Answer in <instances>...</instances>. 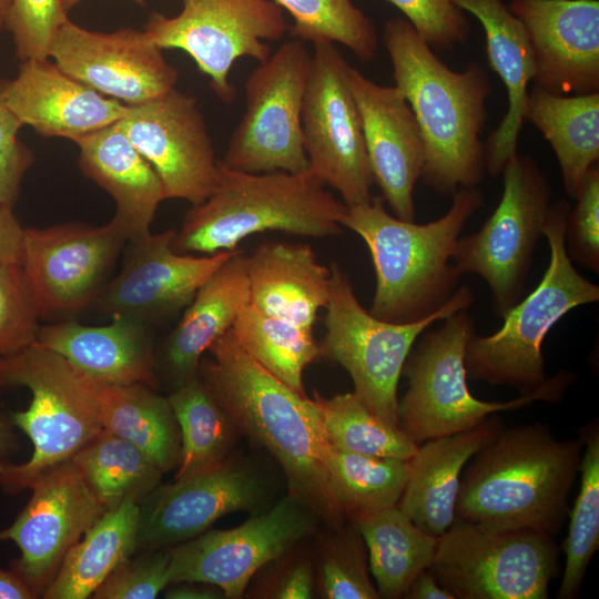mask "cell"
I'll list each match as a JSON object with an SVG mask.
<instances>
[{
    "label": "cell",
    "instance_id": "obj_46",
    "mask_svg": "<svg viewBox=\"0 0 599 599\" xmlns=\"http://www.w3.org/2000/svg\"><path fill=\"white\" fill-rule=\"evenodd\" d=\"M396 7L426 43L436 51H453L465 43L470 24L453 0H386Z\"/></svg>",
    "mask_w": 599,
    "mask_h": 599
},
{
    "label": "cell",
    "instance_id": "obj_50",
    "mask_svg": "<svg viewBox=\"0 0 599 599\" xmlns=\"http://www.w3.org/2000/svg\"><path fill=\"white\" fill-rule=\"evenodd\" d=\"M23 232L13 209L0 205V263H21Z\"/></svg>",
    "mask_w": 599,
    "mask_h": 599
},
{
    "label": "cell",
    "instance_id": "obj_12",
    "mask_svg": "<svg viewBox=\"0 0 599 599\" xmlns=\"http://www.w3.org/2000/svg\"><path fill=\"white\" fill-rule=\"evenodd\" d=\"M311 62L305 42L292 38L250 73L244 113L220 160L224 166L246 173L308 167L302 106Z\"/></svg>",
    "mask_w": 599,
    "mask_h": 599
},
{
    "label": "cell",
    "instance_id": "obj_49",
    "mask_svg": "<svg viewBox=\"0 0 599 599\" xmlns=\"http://www.w3.org/2000/svg\"><path fill=\"white\" fill-rule=\"evenodd\" d=\"M314 589L313 569L308 560H301L290 567L277 581L272 598L307 599Z\"/></svg>",
    "mask_w": 599,
    "mask_h": 599
},
{
    "label": "cell",
    "instance_id": "obj_33",
    "mask_svg": "<svg viewBox=\"0 0 599 599\" xmlns=\"http://www.w3.org/2000/svg\"><path fill=\"white\" fill-rule=\"evenodd\" d=\"M140 505L126 499L108 509L67 554L45 599L89 598L138 545Z\"/></svg>",
    "mask_w": 599,
    "mask_h": 599
},
{
    "label": "cell",
    "instance_id": "obj_56",
    "mask_svg": "<svg viewBox=\"0 0 599 599\" xmlns=\"http://www.w3.org/2000/svg\"><path fill=\"white\" fill-rule=\"evenodd\" d=\"M64 9L69 11L71 8L80 3L82 0H61ZM140 6H144L145 0H132Z\"/></svg>",
    "mask_w": 599,
    "mask_h": 599
},
{
    "label": "cell",
    "instance_id": "obj_16",
    "mask_svg": "<svg viewBox=\"0 0 599 599\" xmlns=\"http://www.w3.org/2000/svg\"><path fill=\"white\" fill-rule=\"evenodd\" d=\"M161 180L165 200L204 202L220 180V160L195 97L173 88L116 122Z\"/></svg>",
    "mask_w": 599,
    "mask_h": 599
},
{
    "label": "cell",
    "instance_id": "obj_15",
    "mask_svg": "<svg viewBox=\"0 0 599 599\" xmlns=\"http://www.w3.org/2000/svg\"><path fill=\"white\" fill-rule=\"evenodd\" d=\"M317 518L303 501L287 495L238 527L206 530L169 548L170 585L204 582L217 587L224 598H241L257 571L313 532Z\"/></svg>",
    "mask_w": 599,
    "mask_h": 599
},
{
    "label": "cell",
    "instance_id": "obj_38",
    "mask_svg": "<svg viewBox=\"0 0 599 599\" xmlns=\"http://www.w3.org/2000/svg\"><path fill=\"white\" fill-rule=\"evenodd\" d=\"M231 329L238 344L261 366L306 395L303 373L322 356L313 329L268 315L250 303L241 308Z\"/></svg>",
    "mask_w": 599,
    "mask_h": 599
},
{
    "label": "cell",
    "instance_id": "obj_28",
    "mask_svg": "<svg viewBox=\"0 0 599 599\" xmlns=\"http://www.w3.org/2000/svg\"><path fill=\"white\" fill-rule=\"evenodd\" d=\"M501 427L493 414L471 429L418 445L397 506L426 534L439 537L446 532L456 518L464 466Z\"/></svg>",
    "mask_w": 599,
    "mask_h": 599
},
{
    "label": "cell",
    "instance_id": "obj_19",
    "mask_svg": "<svg viewBox=\"0 0 599 599\" xmlns=\"http://www.w3.org/2000/svg\"><path fill=\"white\" fill-rule=\"evenodd\" d=\"M49 58L72 78L126 105L170 91L179 78L163 50L144 30L132 28L100 33L68 19L52 39Z\"/></svg>",
    "mask_w": 599,
    "mask_h": 599
},
{
    "label": "cell",
    "instance_id": "obj_24",
    "mask_svg": "<svg viewBox=\"0 0 599 599\" xmlns=\"http://www.w3.org/2000/svg\"><path fill=\"white\" fill-rule=\"evenodd\" d=\"M0 103L44 138H75L118 122L128 105L105 97L44 59L21 62L13 79H0Z\"/></svg>",
    "mask_w": 599,
    "mask_h": 599
},
{
    "label": "cell",
    "instance_id": "obj_45",
    "mask_svg": "<svg viewBox=\"0 0 599 599\" xmlns=\"http://www.w3.org/2000/svg\"><path fill=\"white\" fill-rule=\"evenodd\" d=\"M169 548L123 560L94 591L95 599H153L170 586Z\"/></svg>",
    "mask_w": 599,
    "mask_h": 599
},
{
    "label": "cell",
    "instance_id": "obj_35",
    "mask_svg": "<svg viewBox=\"0 0 599 599\" xmlns=\"http://www.w3.org/2000/svg\"><path fill=\"white\" fill-rule=\"evenodd\" d=\"M167 398L181 436L174 480L202 475L226 461L238 429L199 374L177 385Z\"/></svg>",
    "mask_w": 599,
    "mask_h": 599
},
{
    "label": "cell",
    "instance_id": "obj_21",
    "mask_svg": "<svg viewBox=\"0 0 599 599\" xmlns=\"http://www.w3.org/2000/svg\"><path fill=\"white\" fill-rule=\"evenodd\" d=\"M263 479L251 468L229 461L202 475L154 488L142 499L138 548H171L206 531L234 511L257 510Z\"/></svg>",
    "mask_w": 599,
    "mask_h": 599
},
{
    "label": "cell",
    "instance_id": "obj_52",
    "mask_svg": "<svg viewBox=\"0 0 599 599\" xmlns=\"http://www.w3.org/2000/svg\"><path fill=\"white\" fill-rule=\"evenodd\" d=\"M165 591L169 599H217L224 598L223 592L215 586L197 581H179L171 583Z\"/></svg>",
    "mask_w": 599,
    "mask_h": 599
},
{
    "label": "cell",
    "instance_id": "obj_42",
    "mask_svg": "<svg viewBox=\"0 0 599 599\" xmlns=\"http://www.w3.org/2000/svg\"><path fill=\"white\" fill-rule=\"evenodd\" d=\"M328 540L321 566L319 581L324 597L329 599H377L367 567V549L353 522Z\"/></svg>",
    "mask_w": 599,
    "mask_h": 599
},
{
    "label": "cell",
    "instance_id": "obj_39",
    "mask_svg": "<svg viewBox=\"0 0 599 599\" xmlns=\"http://www.w3.org/2000/svg\"><path fill=\"white\" fill-rule=\"evenodd\" d=\"M327 443L341 450L409 460L418 445L398 426L376 416L354 393L324 397L313 393Z\"/></svg>",
    "mask_w": 599,
    "mask_h": 599
},
{
    "label": "cell",
    "instance_id": "obj_3",
    "mask_svg": "<svg viewBox=\"0 0 599 599\" xmlns=\"http://www.w3.org/2000/svg\"><path fill=\"white\" fill-rule=\"evenodd\" d=\"M581 454L580 438L557 439L546 425L502 426L461 476L456 518L493 530L557 534Z\"/></svg>",
    "mask_w": 599,
    "mask_h": 599
},
{
    "label": "cell",
    "instance_id": "obj_48",
    "mask_svg": "<svg viewBox=\"0 0 599 599\" xmlns=\"http://www.w3.org/2000/svg\"><path fill=\"white\" fill-rule=\"evenodd\" d=\"M22 124L0 103V205L13 209L23 176L32 165V151L19 139Z\"/></svg>",
    "mask_w": 599,
    "mask_h": 599
},
{
    "label": "cell",
    "instance_id": "obj_10",
    "mask_svg": "<svg viewBox=\"0 0 599 599\" xmlns=\"http://www.w3.org/2000/svg\"><path fill=\"white\" fill-rule=\"evenodd\" d=\"M558 556L548 532L493 530L455 518L428 570L458 599H547Z\"/></svg>",
    "mask_w": 599,
    "mask_h": 599
},
{
    "label": "cell",
    "instance_id": "obj_6",
    "mask_svg": "<svg viewBox=\"0 0 599 599\" xmlns=\"http://www.w3.org/2000/svg\"><path fill=\"white\" fill-rule=\"evenodd\" d=\"M570 204H550L542 234L550 248L548 267L536 286L501 316L494 334L473 335L465 353L467 376L491 385H509L530 394L547 380L541 346L552 326L573 308L599 300V287L573 266L565 245Z\"/></svg>",
    "mask_w": 599,
    "mask_h": 599
},
{
    "label": "cell",
    "instance_id": "obj_14",
    "mask_svg": "<svg viewBox=\"0 0 599 599\" xmlns=\"http://www.w3.org/2000/svg\"><path fill=\"white\" fill-rule=\"evenodd\" d=\"M348 69L335 43H313L302 134L308 167L353 206L370 201L374 180Z\"/></svg>",
    "mask_w": 599,
    "mask_h": 599
},
{
    "label": "cell",
    "instance_id": "obj_37",
    "mask_svg": "<svg viewBox=\"0 0 599 599\" xmlns=\"http://www.w3.org/2000/svg\"><path fill=\"white\" fill-rule=\"evenodd\" d=\"M332 495L351 521L397 506L409 460L359 455L327 444L324 455Z\"/></svg>",
    "mask_w": 599,
    "mask_h": 599
},
{
    "label": "cell",
    "instance_id": "obj_11",
    "mask_svg": "<svg viewBox=\"0 0 599 599\" xmlns=\"http://www.w3.org/2000/svg\"><path fill=\"white\" fill-rule=\"evenodd\" d=\"M501 175L499 204L478 231L457 240L451 258L460 275L485 280L499 315L524 295L551 204L550 183L531 156L516 153Z\"/></svg>",
    "mask_w": 599,
    "mask_h": 599
},
{
    "label": "cell",
    "instance_id": "obj_51",
    "mask_svg": "<svg viewBox=\"0 0 599 599\" xmlns=\"http://www.w3.org/2000/svg\"><path fill=\"white\" fill-rule=\"evenodd\" d=\"M403 598L407 599H456L443 588L432 572L426 569L419 572L405 590Z\"/></svg>",
    "mask_w": 599,
    "mask_h": 599
},
{
    "label": "cell",
    "instance_id": "obj_34",
    "mask_svg": "<svg viewBox=\"0 0 599 599\" xmlns=\"http://www.w3.org/2000/svg\"><path fill=\"white\" fill-rule=\"evenodd\" d=\"M353 522L364 539L379 597H403L413 579L430 567L438 537L423 531L398 506L362 516Z\"/></svg>",
    "mask_w": 599,
    "mask_h": 599
},
{
    "label": "cell",
    "instance_id": "obj_18",
    "mask_svg": "<svg viewBox=\"0 0 599 599\" xmlns=\"http://www.w3.org/2000/svg\"><path fill=\"white\" fill-rule=\"evenodd\" d=\"M24 509L0 541L20 549L12 569L39 597L55 577L70 549L103 515L105 508L71 460L39 478Z\"/></svg>",
    "mask_w": 599,
    "mask_h": 599
},
{
    "label": "cell",
    "instance_id": "obj_54",
    "mask_svg": "<svg viewBox=\"0 0 599 599\" xmlns=\"http://www.w3.org/2000/svg\"><path fill=\"white\" fill-rule=\"evenodd\" d=\"M14 428L11 413H8L0 405V461L6 460L8 456L19 448V439Z\"/></svg>",
    "mask_w": 599,
    "mask_h": 599
},
{
    "label": "cell",
    "instance_id": "obj_32",
    "mask_svg": "<svg viewBox=\"0 0 599 599\" xmlns=\"http://www.w3.org/2000/svg\"><path fill=\"white\" fill-rule=\"evenodd\" d=\"M525 120L551 145L566 194L576 199L599 160V92L562 95L537 85L528 90Z\"/></svg>",
    "mask_w": 599,
    "mask_h": 599
},
{
    "label": "cell",
    "instance_id": "obj_55",
    "mask_svg": "<svg viewBox=\"0 0 599 599\" xmlns=\"http://www.w3.org/2000/svg\"><path fill=\"white\" fill-rule=\"evenodd\" d=\"M10 0H0V32L6 30Z\"/></svg>",
    "mask_w": 599,
    "mask_h": 599
},
{
    "label": "cell",
    "instance_id": "obj_13",
    "mask_svg": "<svg viewBox=\"0 0 599 599\" xmlns=\"http://www.w3.org/2000/svg\"><path fill=\"white\" fill-rule=\"evenodd\" d=\"M179 14L152 12L144 31L163 49L186 52L224 103L235 100L230 81L234 62L258 63L271 55L266 41H277L290 29L283 9L272 0H182Z\"/></svg>",
    "mask_w": 599,
    "mask_h": 599
},
{
    "label": "cell",
    "instance_id": "obj_36",
    "mask_svg": "<svg viewBox=\"0 0 599 599\" xmlns=\"http://www.w3.org/2000/svg\"><path fill=\"white\" fill-rule=\"evenodd\" d=\"M105 510L126 499L142 500L162 471L139 447L102 429L71 459Z\"/></svg>",
    "mask_w": 599,
    "mask_h": 599
},
{
    "label": "cell",
    "instance_id": "obj_17",
    "mask_svg": "<svg viewBox=\"0 0 599 599\" xmlns=\"http://www.w3.org/2000/svg\"><path fill=\"white\" fill-rule=\"evenodd\" d=\"M126 242L112 220L101 226L70 222L24 229L21 266L40 317L95 301Z\"/></svg>",
    "mask_w": 599,
    "mask_h": 599
},
{
    "label": "cell",
    "instance_id": "obj_23",
    "mask_svg": "<svg viewBox=\"0 0 599 599\" xmlns=\"http://www.w3.org/2000/svg\"><path fill=\"white\" fill-rule=\"evenodd\" d=\"M348 82L362 116L374 183L394 216L414 221V186L425 161L415 115L395 85L377 84L352 65Z\"/></svg>",
    "mask_w": 599,
    "mask_h": 599
},
{
    "label": "cell",
    "instance_id": "obj_20",
    "mask_svg": "<svg viewBox=\"0 0 599 599\" xmlns=\"http://www.w3.org/2000/svg\"><path fill=\"white\" fill-rule=\"evenodd\" d=\"M175 230L129 241L120 273L99 292L100 311L144 325L185 308L205 281L234 253L195 256L173 250Z\"/></svg>",
    "mask_w": 599,
    "mask_h": 599
},
{
    "label": "cell",
    "instance_id": "obj_4",
    "mask_svg": "<svg viewBox=\"0 0 599 599\" xmlns=\"http://www.w3.org/2000/svg\"><path fill=\"white\" fill-rule=\"evenodd\" d=\"M382 196L347 206L341 225L369 250L376 288L369 313L392 323L424 319L441 308L457 290L460 274L450 264L468 219L484 204L477 187H460L448 212L416 224L389 214Z\"/></svg>",
    "mask_w": 599,
    "mask_h": 599
},
{
    "label": "cell",
    "instance_id": "obj_9",
    "mask_svg": "<svg viewBox=\"0 0 599 599\" xmlns=\"http://www.w3.org/2000/svg\"><path fill=\"white\" fill-rule=\"evenodd\" d=\"M331 273L322 356L349 374L353 393L376 416L398 426V382L416 339L433 323L467 309L474 302L473 291L469 286L457 288L441 308L424 319L392 323L361 305L348 275L336 263Z\"/></svg>",
    "mask_w": 599,
    "mask_h": 599
},
{
    "label": "cell",
    "instance_id": "obj_31",
    "mask_svg": "<svg viewBox=\"0 0 599 599\" xmlns=\"http://www.w3.org/2000/svg\"><path fill=\"white\" fill-rule=\"evenodd\" d=\"M79 374L103 429L139 447L162 473L179 466L181 436L169 398L144 384H104Z\"/></svg>",
    "mask_w": 599,
    "mask_h": 599
},
{
    "label": "cell",
    "instance_id": "obj_53",
    "mask_svg": "<svg viewBox=\"0 0 599 599\" xmlns=\"http://www.w3.org/2000/svg\"><path fill=\"white\" fill-rule=\"evenodd\" d=\"M37 595L12 570L0 568V599H34Z\"/></svg>",
    "mask_w": 599,
    "mask_h": 599
},
{
    "label": "cell",
    "instance_id": "obj_27",
    "mask_svg": "<svg viewBox=\"0 0 599 599\" xmlns=\"http://www.w3.org/2000/svg\"><path fill=\"white\" fill-rule=\"evenodd\" d=\"M72 141L80 149L82 173L113 197L116 211L112 221L128 242L151 233L155 212L165 200L163 186L118 123Z\"/></svg>",
    "mask_w": 599,
    "mask_h": 599
},
{
    "label": "cell",
    "instance_id": "obj_1",
    "mask_svg": "<svg viewBox=\"0 0 599 599\" xmlns=\"http://www.w3.org/2000/svg\"><path fill=\"white\" fill-rule=\"evenodd\" d=\"M199 376L237 429L263 446L281 465L288 495L318 518L341 526L324 463L327 440L312 398L276 378L238 344L232 329L209 348Z\"/></svg>",
    "mask_w": 599,
    "mask_h": 599
},
{
    "label": "cell",
    "instance_id": "obj_30",
    "mask_svg": "<svg viewBox=\"0 0 599 599\" xmlns=\"http://www.w3.org/2000/svg\"><path fill=\"white\" fill-rule=\"evenodd\" d=\"M248 302L245 255L236 248L197 290L167 339L165 363L176 386L197 376L203 354Z\"/></svg>",
    "mask_w": 599,
    "mask_h": 599
},
{
    "label": "cell",
    "instance_id": "obj_25",
    "mask_svg": "<svg viewBox=\"0 0 599 599\" xmlns=\"http://www.w3.org/2000/svg\"><path fill=\"white\" fill-rule=\"evenodd\" d=\"M481 23L490 68L501 79L508 108L498 126L484 143L485 169L491 177L501 175L517 153L518 136L525 120L528 85L535 77L530 41L521 21L502 0H453Z\"/></svg>",
    "mask_w": 599,
    "mask_h": 599
},
{
    "label": "cell",
    "instance_id": "obj_5",
    "mask_svg": "<svg viewBox=\"0 0 599 599\" xmlns=\"http://www.w3.org/2000/svg\"><path fill=\"white\" fill-rule=\"evenodd\" d=\"M217 185L193 205L172 242L181 254L233 251L252 234L278 231L326 237L342 233L347 206L307 167L301 172L246 173L220 162Z\"/></svg>",
    "mask_w": 599,
    "mask_h": 599
},
{
    "label": "cell",
    "instance_id": "obj_40",
    "mask_svg": "<svg viewBox=\"0 0 599 599\" xmlns=\"http://www.w3.org/2000/svg\"><path fill=\"white\" fill-rule=\"evenodd\" d=\"M585 446L580 459V489L569 510V530L564 541L565 568L557 597H578L589 562L599 546V427L587 424L580 434Z\"/></svg>",
    "mask_w": 599,
    "mask_h": 599
},
{
    "label": "cell",
    "instance_id": "obj_26",
    "mask_svg": "<svg viewBox=\"0 0 599 599\" xmlns=\"http://www.w3.org/2000/svg\"><path fill=\"white\" fill-rule=\"evenodd\" d=\"M146 326L123 317L102 326L62 322L40 327L37 343L97 382L155 388V356Z\"/></svg>",
    "mask_w": 599,
    "mask_h": 599
},
{
    "label": "cell",
    "instance_id": "obj_2",
    "mask_svg": "<svg viewBox=\"0 0 599 599\" xmlns=\"http://www.w3.org/2000/svg\"><path fill=\"white\" fill-rule=\"evenodd\" d=\"M383 41L395 87L423 138L425 185L445 196L460 187H477L486 173L480 140L491 93L486 71L474 61L464 71L451 70L405 18L386 22Z\"/></svg>",
    "mask_w": 599,
    "mask_h": 599
},
{
    "label": "cell",
    "instance_id": "obj_41",
    "mask_svg": "<svg viewBox=\"0 0 599 599\" xmlns=\"http://www.w3.org/2000/svg\"><path fill=\"white\" fill-rule=\"evenodd\" d=\"M293 18L290 35L303 42L339 43L359 61L374 60L378 37L373 21L352 0H272Z\"/></svg>",
    "mask_w": 599,
    "mask_h": 599
},
{
    "label": "cell",
    "instance_id": "obj_44",
    "mask_svg": "<svg viewBox=\"0 0 599 599\" xmlns=\"http://www.w3.org/2000/svg\"><path fill=\"white\" fill-rule=\"evenodd\" d=\"M68 19L61 0H10L6 30L18 59L49 58L52 39Z\"/></svg>",
    "mask_w": 599,
    "mask_h": 599
},
{
    "label": "cell",
    "instance_id": "obj_7",
    "mask_svg": "<svg viewBox=\"0 0 599 599\" xmlns=\"http://www.w3.org/2000/svg\"><path fill=\"white\" fill-rule=\"evenodd\" d=\"M423 335L403 368L408 387L397 405L398 427L417 445L471 429L488 416L516 410L538 400L557 403L575 380L558 372L534 393L508 402H485L471 395L465 367L466 347L475 334L474 317L458 311Z\"/></svg>",
    "mask_w": 599,
    "mask_h": 599
},
{
    "label": "cell",
    "instance_id": "obj_22",
    "mask_svg": "<svg viewBox=\"0 0 599 599\" xmlns=\"http://www.w3.org/2000/svg\"><path fill=\"white\" fill-rule=\"evenodd\" d=\"M528 34L534 85L571 95L599 92V1L511 0Z\"/></svg>",
    "mask_w": 599,
    "mask_h": 599
},
{
    "label": "cell",
    "instance_id": "obj_43",
    "mask_svg": "<svg viewBox=\"0 0 599 599\" xmlns=\"http://www.w3.org/2000/svg\"><path fill=\"white\" fill-rule=\"evenodd\" d=\"M40 314L21 263H0V356L37 342Z\"/></svg>",
    "mask_w": 599,
    "mask_h": 599
},
{
    "label": "cell",
    "instance_id": "obj_8",
    "mask_svg": "<svg viewBox=\"0 0 599 599\" xmlns=\"http://www.w3.org/2000/svg\"><path fill=\"white\" fill-rule=\"evenodd\" d=\"M0 386H22L32 396L27 409L11 413L13 425L28 436L33 451L20 464L0 461V487L9 495L30 489L103 429L79 372L37 342L0 356Z\"/></svg>",
    "mask_w": 599,
    "mask_h": 599
},
{
    "label": "cell",
    "instance_id": "obj_29",
    "mask_svg": "<svg viewBox=\"0 0 599 599\" xmlns=\"http://www.w3.org/2000/svg\"><path fill=\"white\" fill-rule=\"evenodd\" d=\"M250 304L257 309L313 329L325 308L331 267L322 265L305 243L265 242L245 255Z\"/></svg>",
    "mask_w": 599,
    "mask_h": 599
},
{
    "label": "cell",
    "instance_id": "obj_47",
    "mask_svg": "<svg viewBox=\"0 0 599 599\" xmlns=\"http://www.w3.org/2000/svg\"><path fill=\"white\" fill-rule=\"evenodd\" d=\"M566 221L565 245L571 261L599 272V165H592Z\"/></svg>",
    "mask_w": 599,
    "mask_h": 599
}]
</instances>
